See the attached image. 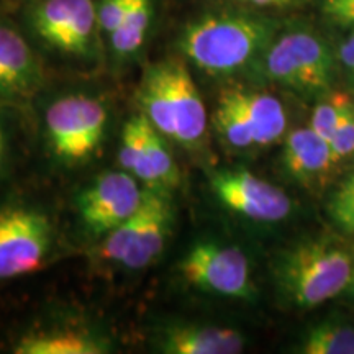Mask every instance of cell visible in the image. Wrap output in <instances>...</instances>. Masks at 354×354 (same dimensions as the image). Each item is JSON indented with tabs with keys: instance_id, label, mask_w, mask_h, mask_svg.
<instances>
[{
	"instance_id": "1",
	"label": "cell",
	"mask_w": 354,
	"mask_h": 354,
	"mask_svg": "<svg viewBox=\"0 0 354 354\" xmlns=\"http://www.w3.org/2000/svg\"><path fill=\"white\" fill-rule=\"evenodd\" d=\"M276 37V25L251 13H212L185 26L180 50L198 69L225 76L258 61Z\"/></svg>"
},
{
	"instance_id": "2",
	"label": "cell",
	"mask_w": 354,
	"mask_h": 354,
	"mask_svg": "<svg viewBox=\"0 0 354 354\" xmlns=\"http://www.w3.org/2000/svg\"><path fill=\"white\" fill-rule=\"evenodd\" d=\"M354 256L335 238L297 243L279 256L276 281L281 294L297 308H313L348 290Z\"/></svg>"
},
{
	"instance_id": "3",
	"label": "cell",
	"mask_w": 354,
	"mask_h": 354,
	"mask_svg": "<svg viewBox=\"0 0 354 354\" xmlns=\"http://www.w3.org/2000/svg\"><path fill=\"white\" fill-rule=\"evenodd\" d=\"M140 105L141 113L166 140L192 149L205 138V104L187 66L180 61H162L146 71Z\"/></svg>"
},
{
	"instance_id": "4",
	"label": "cell",
	"mask_w": 354,
	"mask_h": 354,
	"mask_svg": "<svg viewBox=\"0 0 354 354\" xmlns=\"http://www.w3.org/2000/svg\"><path fill=\"white\" fill-rule=\"evenodd\" d=\"M266 79L304 97L331 91L336 57L317 33L292 30L274 39L258 59Z\"/></svg>"
},
{
	"instance_id": "5",
	"label": "cell",
	"mask_w": 354,
	"mask_h": 354,
	"mask_svg": "<svg viewBox=\"0 0 354 354\" xmlns=\"http://www.w3.org/2000/svg\"><path fill=\"white\" fill-rule=\"evenodd\" d=\"M174 225L169 192L146 189L143 203L125 223L104 236L102 254L127 269H145L159 258Z\"/></svg>"
},
{
	"instance_id": "6",
	"label": "cell",
	"mask_w": 354,
	"mask_h": 354,
	"mask_svg": "<svg viewBox=\"0 0 354 354\" xmlns=\"http://www.w3.org/2000/svg\"><path fill=\"white\" fill-rule=\"evenodd\" d=\"M109 113L99 99L59 97L44 112V128L55 156L68 165L87 161L104 141Z\"/></svg>"
},
{
	"instance_id": "7",
	"label": "cell",
	"mask_w": 354,
	"mask_h": 354,
	"mask_svg": "<svg viewBox=\"0 0 354 354\" xmlns=\"http://www.w3.org/2000/svg\"><path fill=\"white\" fill-rule=\"evenodd\" d=\"M53 248L50 218L21 203L0 205V281L38 271Z\"/></svg>"
},
{
	"instance_id": "8",
	"label": "cell",
	"mask_w": 354,
	"mask_h": 354,
	"mask_svg": "<svg viewBox=\"0 0 354 354\" xmlns=\"http://www.w3.org/2000/svg\"><path fill=\"white\" fill-rule=\"evenodd\" d=\"M189 286L228 299L251 300L254 286L250 261L241 250L214 241H202L185 253L179 264Z\"/></svg>"
},
{
	"instance_id": "9",
	"label": "cell",
	"mask_w": 354,
	"mask_h": 354,
	"mask_svg": "<svg viewBox=\"0 0 354 354\" xmlns=\"http://www.w3.org/2000/svg\"><path fill=\"white\" fill-rule=\"evenodd\" d=\"M146 190L127 171H107L97 176L77 197L84 230L95 238L107 236L130 218L143 203Z\"/></svg>"
},
{
	"instance_id": "10",
	"label": "cell",
	"mask_w": 354,
	"mask_h": 354,
	"mask_svg": "<svg viewBox=\"0 0 354 354\" xmlns=\"http://www.w3.org/2000/svg\"><path fill=\"white\" fill-rule=\"evenodd\" d=\"M35 33L66 55H92L99 25L94 0H41L32 13Z\"/></svg>"
},
{
	"instance_id": "11",
	"label": "cell",
	"mask_w": 354,
	"mask_h": 354,
	"mask_svg": "<svg viewBox=\"0 0 354 354\" xmlns=\"http://www.w3.org/2000/svg\"><path fill=\"white\" fill-rule=\"evenodd\" d=\"M209 180L216 198L248 220L276 223L292 212V201L284 190L246 169L215 171Z\"/></svg>"
},
{
	"instance_id": "12",
	"label": "cell",
	"mask_w": 354,
	"mask_h": 354,
	"mask_svg": "<svg viewBox=\"0 0 354 354\" xmlns=\"http://www.w3.org/2000/svg\"><path fill=\"white\" fill-rule=\"evenodd\" d=\"M41 82V66L30 44L12 26L0 24V99H28Z\"/></svg>"
},
{
	"instance_id": "13",
	"label": "cell",
	"mask_w": 354,
	"mask_h": 354,
	"mask_svg": "<svg viewBox=\"0 0 354 354\" xmlns=\"http://www.w3.org/2000/svg\"><path fill=\"white\" fill-rule=\"evenodd\" d=\"M156 343L166 354H238L245 349V338L238 330L194 323L167 326Z\"/></svg>"
},
{
	"instance_id": "14",
	"label": "cell",
	"mask_w": 354,
	"mask_h": 354,
	"mask_svg": "<svg viewBox=\"0 0 354 354\" xmlns=\"http://www.w3.org/2000/svg\"><path fill=\"white\" fill-rule=\"evenodd\" d=\"M282 165L287 174L305 187L323 183L336 165L330 143L312 128H299L287 135L282 151Z\"/></svg>"
},
{
	"instance_id": "15",
	"label": "cell",
	"mask_w": 354,
	"mask_h": 354,
	"mask_svg": "<svg viewBox=\"0 0 354 354\" xmlns=\"http://www.w3.org/2000/svg\"><path fill=\"white\" fill-rule=\"evenodd\" d=\"M234 102L245 118L254 146H268L284 136L287 117L284 105L276 97L266 92L246 91V88H227L225 91Z\"/></svg>"
},
{
	"instance_id": "16",
	"label": "cell",
	"mask_w": 354,
	"mask_h": 354,
	"mask_svg": "<svg viewBox=\"0 0 354 354\" xmlns=\"http://www.w3.org/2000/svg\"><path fill=\"white\" fill-rule=\"evenodd\" d=\"M112 344L88 330L57 328L21 336L13 346L17 354H105Z\"/></svg>"
},
{
	"instance_id": "17",
	"label": "cell",
	"mask_w": 354,
	"mask_h": 354,
	"mask_svg": "<svg viewBox=\"0 0 354 354\" xmlns=\"http://www.w3.org/2000/svg\"><path fill=\"white\" fill-rule=\"evenodd\" d=\"M146 127H148V118L143 113L135 115L123 125L118 161L123 171L130 172L141 184L149 187L151 172H149L148 151H146Z\"/></svg>"
},
{
	"instance_id": "18",
	"label": "cell",
	"mask_w": 354,
	"mask_h": 354,
	"mask_svg": "<svg viewBox=\"0 0 354 354\" xmlns=\"http://www.w3.org/2000/svg\"><path fill=\"white\" fill-rule=\"evenodd\" d=\"M151 19L153 0H133V6L120 26L110 35L115 55L122 57L135 55L143 46Z\"/></svg>"
},
{
	"instance_id": "19",
	"label": "cell",
	"mask_w": 354,
	"mask_h": 354,
	"mask_svg": "<svg viewBox=\"0 0 354 354\" xmlns=\"http://www.w3.org/2000/svg\"><path fill=\"white\" fill-rule=\"evenodd\" d=\"M304 354H354V326L325 322L305 336Z\"/></svg>"
},
{
	"instance_id": "20",
	"label": "cell",
	"mask_w": 354,
	"mask_h": 354,
	"mask_svg": "<svg viewBox=\"0 0 354 354\" xmlns=\"http://www.w3.org/2000/svg\"><path fill=\"white\" fill-rule=\"evenodd\" d=\"M214 123L225 143L232 148L248 149L254 146L253 135H251L245 118L225 91L220 95L218 107L214 115Z\"/></svg>"
},
{
	"instance_id": "21",
	"label": "cell",
	"mask_w": 354,
	"mask_h": 354,
	"mask_svg": "<svg viewBox=\"0 0 354 354\" xmlns=\"http://www.w3.org/2000/svg\"><path fill=\"white\" fill-rule=\"evenodd\" d=\"M354 105L353 97L344 91H330L318 99L310 118V128L320 135L323 140L330 141L338 123L344 113Z\"/></svg>"
},
{
	"instance_id": "22",
	"label": "cell",
	"mask_w": 354,
	"mask_h": 354,
	"mask_svg": "<svg viewBox=\"0 0 354 354\" xmlns=\"http://www.w3.org/2000/svg\"><path fill=\"white\" fill-rule=\"evenodd\" d=\"M331 225L343 234H354V171L339 180L325 203Z\"/></svg>"
},
{
	"instance_id": "23",
	"label": "cell",
	"mask_w": 354,
	"mask_h": 354,
	"mask_svg": "<svg viewBox=\"0 0 354 354\" xmlns=\"http://www.w3.org/2000/svg\"><path fill=\"white\" fill-rule=\"evenodd\" d=\"M328 143L336 165L354 156V105L344 113Z\"/></svg>"
},
{
	"instance_id": "24",
	"label": "cell",
	"mask_w": 354,
	"mask_h": 354,
	"mask_svg": "<svg viewBox=\"0 0 354 354\" xmlns=\"http://www.w3.org/2000/svg\"><path fill=\"white\" fill-rule=\"evenodd\" d=\"M131 6L133 0H102L100 8L97 10L100 28L110 37L120 26Z\"/></svg>"
},
{
	"instance_id": "25",
	"label": "cell",
	"mask_w": 354,
	"mask_h": 354,
	"mask_svg": "<svg viewBox=\"0 0 354 354\" xmlns=\"http://www.w3.org/2000/svg\"><path fill=\"white\" fill-rule=\"evenodd\" d=\"M322 12L331 24L354 26V0H323Z\"/></svg>"
},
{
	"instance_id": "26",
	"label": "cell",
	"mask_w": 354,
	"mask_h": 354,
	"mask_svg": "<svg viewBox=\"0 0 354 354\" xmlns=\"http://www.w3.org/2000/svg\"><path fill=\"white\" fill-rule=\"evenodd\" d=\"M336 59H338L339 68H342L344 76H346L348 81L354 86V26L353 32L343 39L342 44H339Z\"/></svg>"
},
{
	"instance_id": "27",
	"label": "cell",
	"mask_w": 354,
	"mask_h": 354,
	"mask_svg": "<svg viewBox=\"0 0 354 354\" xmlns=\"http://www.w3.org/2000/svg\"><path fill=\"white\" fill-rule=\"evenodd\" d=\"M7 156H8L7 131H6V127H3V122L0 120V176H2L3 169H6Z\"/></svg>"
},
{
	"instance_id": "28",
	"label": "cell",
	"mask_w": 354,
	"mask_h": 354,
	"mask_svg": "<svg viewBox=\"0 0 354 354\" xmlns=\"http://www.w3.org/2000/svg\"><path fill=\"white\" fill-rule=\"evenodd\" d=\"M245 2L258 7H279L286 6V3L292 2V0H245Z\"/></svg>"
},
{
	"instance_id": "29",
	"label": "cell",
	"mask_w": 354,
	"mask_h": 354,
	"mask_svg": "<svg viewBox=\"0 0 354 354\" xmlns=\"http://www.w3.org/2000/svg\"><path fill=\"white\" fill-rule=\"evenodd\" d=\"M348 290H351V294L354 295V274H353V279H351V284H349Z\"/></svg>"
}]
</instances>
